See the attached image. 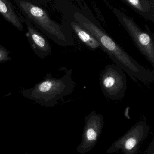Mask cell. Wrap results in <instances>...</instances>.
<instances>
[{
    "label": "cell",
    "mask_w": 154,
    "mask_h": 154,
    "mask_svg": "<svg viewBox=\"0 0 154 154\" xmlns=\"http://www.w3.org/2000/svg\"><path fill=\"white\" fill-rule=\"evenodd\" d=\"M78 2L79 7L71 3L69 8L75 20L99 41L102 50L108 55L115 65L135 82L139 81L145 85L153 83L154 71L146 69L138 63L105 31L86 3L80 1Z\"/></svg>",
    "instance_id": "obj_1"
},
{
    "label": "cell",
    "mask_w": 154,
    "mask_h": 154,
    "mask_svg": "<svg viewBox=\"0 0 154 154\" xmlns=\"http://www.w3.org/2000/svg\"><path fill=\"white\" fill-rule=\"evenodd\" d=\"M14 2L22 16L46 37L61 46L74 45L69 23L64 20L62 23L52 20L38 0H14Z\"/></svg>",
    "instance_id": "obj_2"
},
{
    "label": "cell",
    "mask_w": 154,
    "mask_h": 154,
    "mask_svg": "<svg viewBox=\"0 0 154 154\" xmlns=\"http://www.w3.org/2000/svg\"><path fill=\"white\" fill-rule=\"evenodd\" d=\"M72 70H67L60 78H55L47 73L44 80L32 88L23 89L21 94L25 98L46 107H53L58 100L72 94L75 86L72 77Z\"/></svg>",
    "instance_id": "obj_3"
},
{
    "label": "cell",
    "mask_w": 154,
    "mask_h": 154,
    "mask_svg": "<svg viewBox=\"0 0 154 154\" xmlns=\"http://www.w3.org/2000/svg\"><path fill=\"white\" fill-rule=\"evenodd\" d=\"M112 11L121 25L128 32L136 46L148 61L154 67V37L149 32L140 29L132 18L128 17L116 8H111Z\"/></svg>",
    "instance_id": "obj_4"
},
{
    "label": "cell",
    "mask_w": 154,
    "mask_h": 154,
    "mask_svg": "<svg viewBox=\"0 0 154 154\" xmlns=\"http://www.w3.org/2000/svg\"><path fill=\"white\" fill-rule=\"evenodd\" d=\"M100 85L103 94L113 100L124 97L127 88V80L122 69L115 64L105 66L101 74Z\"/></svg>",
    "instance_id": "obj_5"
},
{
    "label": "cell",
    "mask_w": 154,
    "mask_h": 154,
    "mask_svg": "<svg viewBox=\"0 0 154 154\" xmlns=\"http://www.w3.org/2000/svg\"><path fill=\"white\" fill-rule=\"evenodd\" d=\"M23 21L27 28L26 36L35 54L41 59L50 55L52 52L51 45L46 37L25 17Z\"/></svg>",
    "instance_id": "obj_6"
},
{
    "label": "cell",
    "mask_w": 154,
    "mask_h": 154,
    "mask_svg": "<svg viewBox=\"0 0 154 154\" xmlns=\"http://www.w3.org/2000/svg\"><path fill=\"white\" fill-rule=\"evenodd\" d=\"M0 15L18 30L24 31V17L16 10L11 1L0 0Z\"/></svg>",
    "instance_id": "obj_7"
},
{
    "label": "cell",
    "mask_w": 154,
    "mask_h": 154,
    "mask_svg": "<svg viewBox=\"0 0 154 154\" xmlns=\"http://www.w3.org/2000/svg\"><path fill=\"white\" fill-rule=\"evenodd\" d=\"M146 19L154 22V0H121Z\"/></svg>",
    "instance_id": "obj_8"
},
{
    "label": "cell",
    "mask_w": 154,
    "mask_h": 154,
    "mask_svg": "<svg viewBox=\"0 0 154 154\" xmlns=\"http://www.w3.org/2000/svg\"><path fill=\"white\" fill-rule=\"evenodd\" d=\"M11 60L9 51L5 47L0 45V63H6Z\"/></svg>",
    "instance_id": "obj_9"
},
{
    "label": "cell",
    "mask_w": 154,
    "mask_h": 154,
    "mask_svg": "<svg viewBox=\"0 0 154 154\" xmlns=\"http://www.w3.org/2000/svg\"><path fill=\"white\" fill-rule=\"evenodd\" d=\"M97 136V132L93 128L88 129L86 131V138L89 141H93L96 140Z\"/></svg>",
    "instance_id": "obj_10"
},
{
    "label": "cell",
    "mask_w": 154,
    "mask_h": 154,
    "mask_svg": "<svg viewBox=\"0 0 154 154\" xmlns=\"http://www.w3.org/2000/svg\"><path fill=\"white\" fill-rule=\"evenodd\" d=\"M137 140L135 138H130L126 140L125 142V147L127 150H130L132 149L137 144Z\"/></svg>",
    "instance_id": "obj_11"
}]
</instances>
